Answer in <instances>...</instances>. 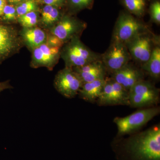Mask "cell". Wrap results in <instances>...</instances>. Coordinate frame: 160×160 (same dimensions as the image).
Instances as JSON below:
<instances>
[{"mask_svg": "<svg viewBox=\"0 0 160 160\" xmlns=\"http://www.w3.org/2000/svg\"><path fill=\"white\" fill-rule=\"evenodd\" d=\"M131 160H160V126L130 135L123 141Z\"/></svg>", "mask_w": 160, "mask_h": 160, "instance_id": "1", "label": "cell"}, {"mask_svg": "<svg viewBox=\"0 0 160 160\" xmlns=\"http://www.w3.org/2000/svg\"><path fill=\"white\" fill-rule=\"evenodd\" d=\"M61 58L65 67H80L101 60V54L94 52L82 42L80 37L76 36L64 43L61 48Z\"/></svg>", "mask_w": 160, "mask_h": 160, "instance_id": "2", "label": "cell"}, {"mask_svg": "<svg viewBox=\"0 0 160 160\" xmlns=\"http://www.w3.org/2000/svg\"><path fill=\"white\" fill-rule=\"evenodd\" d=\"M160 112V107L153 106L139 109L125 117H116L113 122L117 126V137H121L134 133L158 116Z\"/></svg>", "mask_w": 160, "mask_h": 160, "instance_id": "3", "label": "cell"}, {"mask_svg": "<svg viewBox=\"0 0 160 160\" xmlns=\"http://www.w3.org/2000/svg\"><path fill=\"white\" fill-rule=\"evenodd\" d=\"M144 24L127 12L120 13L112 36V42L122 43L125 45L139 35L149 32Z\"/></svg>", "mask_w": 160, "mask_h": 160, "instance_id": "4", "label": "cell"}, {"mask_svg": "<svg viewBox=\"0 0 160 160\" xmlns=\"http://www.w3.org/2000/svg\"><path fill=\"white\" fill-rule=\"evenodd\" d=\"M129 92V106L132 108L153 107L159 102V89L149 81L140 80Z\"/></svg>", "mask_w": 160, "mask_h": 160, "instance_id": "5", "label": "cell"}, {"mask_svg": "<svg viewBox=\"0 0 160 160\" xmlns=\"http://www.w3.org/2000/svg\"><path fill=\"white\" fill-rule=\"evenodd\" d=\"M87 26L85 22L66 13L63 14L57 24L48 32L64 44L74 37H81Z\"/></svg>", "mask_w": 160, "mask_h": 160, "instance_id": "6", "label": "cell"}, {"mask_svg": "<svg viewBox=\"0 0 160 160\" xmlns=\"http://www.w3.org/2000/svg\"><path fill=\"white\" fill-rule=\"evenodd\" d=\"M23 46L17 29L0 22V64L18 53Z\"/></svg>", "mask_w": 160, "mask_h": 160, "instance_id": "7", "label": "cell"}, {"mask_svg": "<svg viewBox=\"0 0 160 160\" xmlns=\"http://www.w3.org/2000/svg\"><path fill=\"white\" fill-rule=\"evenodd\" d=\"M129 92L111 78H106L96 103L99 106H129Z\"/></svg>", "mask_w": 160, "mask_h": 160, "instance_id": "8", "label": "cell"}, {"mask_svg": "<svg viewBox=\"0 0 160 160\" xmlns=\"http://www.w3.org/2000/svg\"><path fill=\"white\" fill-rule=\"evenodd\" d=\"M83 83L78 75L72 68L65 67L58 72L54 80V87L64 97L72 98L76 96Z\"/></svg>", "mask_w": 160, "mask_h": 160, "instance_id": "9", "label": "cell"}, {"mask_svg": "<svg viewBox=\"0 0 160 160\" xmlns=\"http://www.w3.org/2000/svg\"><path fill=\"white\" fill-rule=\"evenodd\" d=\"M131 57L125 44L112 42L104 54L101 61L106 72L112 74L129 64Z\"/></svg>", "mask_w": 160, "mask_h": 160, "instance_id": "10", "label": "cell"}, {"mask_svg": "<svg viewBox=\"0 0 160 160\" xmlns=\"http://www.w3.org/2000/svg\"><path fill=\"white\" fill-rule=\"evenodd\" d=\"M61 48L46 42L37 47L31 51L30 67L33 69L46 67L50 71L53 70L61 58Z\"/></svg>", "mask_w": 160, "mask_h": 160, "instance_id": "11", "label": "cell"}, {"mask_svg": "<svg viewBox=\"0 0 160 160\" xmlns=\"http://www.w3.org/2000/svg\"><path fill=\"white\" fill-rule=\"evenodd\" d=\"M149 32L139 35L126 45L131 58L142 64L149 59L154 48L153 38Z\"/></svg>", "mask_w": 160, "mask_h": 160, "instance_id": "12", "label": "cell"}, {"mask_svg": "<svg viewBox=\"0 0 160 160\" xmlns=\"http://www.w3.org/2000/svg\"><path fill=\"white\" fill-rule=\"evenodd\" d=\"M24 46L30 51L46 43L48 37V31L37 26L30 28L22 27L19 32Z\"/></svg>", "mask_w": 160, "mask_h": 160, "instance_id": "13", "label": "cell"}, {"mask_svg": "<svg viewBox=\"0 0 160 160\" xmlns=\"http://www.w3.org/2000/svg\"><path fill=\"white\" fill-rule=\"evenodd\" d=\"M111 78L129 91L136 83L143 79L142 71L129 64L111 74Z\"/></svg>", "mask_w": 160, "mask_h": 160, "instance_id": "14", "label": "cell"}, {"mask_svg": "<svg viewBox=\"0 0 160 160\" xmlns=\"http://www.w3.org/2000/svg\"><path fill=\"white\" fill-rule=\"evenodd\" d=\"M72 69L78 75L83 83L106 78L107 72L101 60Z\"/></svg>", "mask_w": 160, "mask_h": 160, "instance_id": "15", "label": "cell"}, {"mask_svg": "<svg viewBox=\"0 0 160 160\" xmlns=\"http://www.w3.org/2000/svg\"><path fill=\"white\" fill-rule=\"evenodd\" d=\"M40 13L38 26L47 31L53 28L64 14L61 8L48 5L43 6Z\"/></svg>", "mask_w": 160, "mask_h": 160, "instance_id": "16", "label": "cell"}, {"mask_svg": "<svg viewBox=\"0 0 160 160\" xmlns=\"http://www.w3.org/2000/svg\"><path fill=\"white\" fill-rule=\"evenodd\" d=\"M105 79H101L83 83L78 93L79 97L86 102H96L102 90Z\"/></svg>", "mask_w": 160, "mask_h": 160, "instance_id": "17", "label": "cell"}, {"mask_svg": "<svg viewBox=\"0 0 160 160\" xmlns=\"http://www.w3.org/2000/svg\"><path fill=\"white\" fill-rule=\"evenodd\" d=\"M142 68L149 76L155 80L160 77V48L158 46L154 47L150 58L142 65Z\"/></svg>", "mask_w": 160, "mask_h": 160, "instance_id": "18", "label": "cell"}, {"mask_svg": "<svg viewBox=\"0 0 160 160\" xmlns=\"http://www.w3.org/2000/svg\"><path fill=\"white\" fill-rule=\"evenodd\" d=\"M95 0H66V6L68 14L72 15L84 9H90L93 7Z\"/></svg>", "mask_w": 160, "mask_h": 160, "instance_id": "19", "label": "cell"}, {"mask_svg": "<svg viewBox=\"0 0 160 160\" xmlns=\"http://www.w3.org/2000/svg\"><path fill=\"white\" fill-rule=\"evenodd\" d=\"M123 5L132 15L138 17L143 16L146 11L145 0H122Z\"/></svg>", "mask_w": 160, "mask_h": 160, "instance_id": "20", "label": "cell"}, {"mask_svg": "<svg viewBox=\"0 0 160 160\" xmlns=\"http://www.w3.org/2000/svg\"><path fill=\"white\" fill-rule=\"evenodd\" d=\"M40 15L39 11L31 12L18 18L17 22L24 28L38 26Z\"/></svg>", "mask_w": 160, "mask_h": 160, "instance_id": "21", "label": "cell"}, {"mask_svg": "<svg viewBox=\"0 0 160 160\" xmlns=\"http://www.w3.org/2000/svg\"><path fill=\"white\" fill-rule=\"evenodd\" d=\"M17 17L32 11H39V6L36 0H25L15 6Z\"/></svg>", "mask_w": 160, "mask_h": 160, "instance_id": "22", "label": "cell"}, {"mask_svg": "<svg viewBox=\"0 0 160 160\" xmlns=\"http://www.w3.org/2000/svg\"><path fill=\"white\" fill-rule=\"evenodd\" d=\"M17 19L15 6L7 4L3 10L2 15L0 16V22L4 24L11 25L17 22Z\"/></svg>", "mask_w": 160, "mask_h": 160, "instance_id": "23", "label": "cell"}, {"mask_svg": "<svg viewBox=\"0 0 160 160\" xmlns=\"http://www.w3.org/2000/svg\"><path fill=\"white\" fill-rule=\"evenodd\" d=\"M150 14L152 20L158 25L160 23V3L158 1L152 3L150 6Z\"/></svg>", "mask_w": 160, "mask_h": 160, "instance_id": "24", "label": "cell"}, {"mask_svg": "<svg viewBox=\"0 0 160 160\" xmlns=\"http://www.w3.org/2000/svg\"><path fill=\"white\" fill-rule=\"evenodd\" d=\"M44 5H50L58 8H62L66 6V0H40Z\"/></svg>", "mask_w": 160, "mask_h": 160, "instance_id": "25", "label": "cell"}, {"mask_svg": "<svg viewBox=\"0 0 160 160\" xmlns=\"http://www.w3.org/2000/svg\"><path fill=\"white\" fill-rule=\"evenodd\" d=\"M12 88L13 87L10 84V80L0 82V92L6 89H12Z\"/></svg>", "mask_w": 160, "mask_h": 160, "instance_id": "26", "label": "cell"}, {"mask_svg": "<svg viewBox=\"0 0 160 160\" xmlns=\"http://www.w3.org/2000/svg\"><path fill=\"white\" fill-rule=\"evenodd\" d=\"M6 5L7 2L6 0H0V16L2 15L3 10Z\"/></svg>", "mask_w": 160, "mask_h": 160, "instance_id": "27", "label": "cell"}, {"mask_svg": "<svg viewBox=\"0 0 160 160\" xmlns=\"http://www.w3.org/2000/svg\"><path fill=\"white\" fill-rule=\"evenodd\" d=\"M6 1L7 3H8V4L15 6L25 0H6Z\"/></svg>", "mask_w": 160, "mask_h": 160, "instance_id": "28", "label": "cell"}]
</instances>
